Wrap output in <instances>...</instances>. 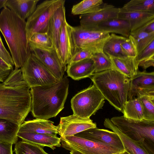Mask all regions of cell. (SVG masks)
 Segmentation results:
<instances>
[{
    "label": "cell",
    "mask_w": 154,
    "mask_h": 154,
    "mask_svg": "<svg viewBox=\"0 0 154 154\" xmlns=\"http://www.w3.org/2000/svg\"><path fill=\"white\" fill-rule=\"evenodd\" d=\"M30 88L20 69L15 68L0 83V119L20 125L31 109Z\"/></svg>",
    "instance_id": "6da1fadb"
},
{
    "label": "cell",
    "mask_w": 154,
    "mask_h": 154,
    "mask_svg": "<svg viewBox=\"0 0 154 154\" xmlns=\"http://www.w3.org/2000/svg\"><path fill=\"white\" fill-rule=\"evenodd\" d=\"M69 87V79L65 75L54 84L31 88V111L33 117L48 119L56 116L64 108Z\"/></svg>",
    "instance_id": "7a4b0ae2"
},
{
    "label": "cell",
    "mask_w": 154,
    "mask_h": 154,
    "mask_svg": "<svg viewBox=\"0 0 154 154\" xmlns=\"http://www.w3.org/2000/svg\"><path fill=\"white\" fill-rule=\"evenodd\" d=\"M0 31L10 50L15 68H21L31 54L26 22L8 8H4L0 13Z\"/></svg>",
    "instance_id": "3957f363"
},
{
    "label": "cell",
    "mask_w": 154,
    "mask_h": 154,
    "mask_svg": "<svg viewBox=\"0 0 154 154\" xmlns=\"http://www.w3.org/2000/svg\"><path fill=\"white\" fill-rule=\"evenodd\" d=\"M90 78L105 99L123 113L128 99L129 78L114 69L94 73Z\"/></svg>",
    "instance_id": "277c9868"
},
{
    "label": "cell",
    "mask_w": 154,
    "mask_h": 154,
    "mask_svg": "<svg viewBox=\"0 0 154 154\" xmlns=\"http://www.w3.org/2000/svg\"><path fill=\"white\" fill-rule=\"evenodd\" d=\"M110 120L131 139L138 141L144 138L145 147L151 154H154V121L130 119L123 116L113 117Z\"/></svg>",
    "instance_id": "5b68a950"
},
{
    "label": "cell",
    "mask_w": 154,
    "mask_h": 154,
    "mask_svg": "<svg viewBox=\"0 0 154 154\" xmlns=\"http://www.w3.org/2000/svg\"><path fill=\"white\" fill-rule=\"evenodd\" d=\"M110 37L109 33L85 28L80 26H72L71 37L73 55L82 49L87 50L93 54L103 52V46Z\"/></svg>",
    "instance_id": "8992f818"
},
{
    "label": "cell",
    "mask_w": 154,
    "mask_h": 154,
    "mask_svg": "<svg viewBox=\"0 0 154 154\" xmlns=\"http://www.w3.org/2000/svg\"><path fill=\"white\" fill-rule=\"evenodd\" d=\"M105 98L94 85L79 92L71 99L73 114L85 119H89L102 108Z\"/></svg>",
    "instance_id": "52a82bcc"
},
{
    "label": "cell",
    "mask_w": 154,
    "mask_h": 154,
    "mask_svg": "<svg viewBox=\"0 0 154 154\" xmlns=\"http://www.w3.org/2000/svg\"><path fill=\"white\" fill-rule=\"evenodd\" d=\"M65 0H46L37 6L27 19L26 28L28 41L36 33H47L50 18L56 10L64 6Z\"/></svg>",
    "instance_id": "ba28073f"
},
{
    "label": "cell",
    "mask_w": 154,
    "mask_h": 154,
    "mask_svg": "<svg viewBox=\"0 0 154 154\" xmlns=\"http://www.w3.org/2000/svg\"><path fill=\"white\" fill-rule=\"evenodd\" d=\"M60 138L61 146L70 151H77L84 154H122L125 151L75 135Z\"/></svg>",
    "instance_id": "9c48e42d"
},
{
    "label": "cell",
    "mask_w": 154,
    "mask_h": 154,
    "mask_svg": "<svg viewBox=\"0 0 154 154\" xmlns=\"http://www.w3.org/2000/svg\"><path fill=\"white\" fill-rule=\"evenodd\" d=\"M20 69L24 79L30 88L50 85L58 81L32 53Z\"/></svg>",
    "instance_id": "30bf717a"
},
{
    "label": "cell",
    "mask_w": 154,
    "mask_h": 154,
    "mask_svg": "<svg viewBox=\"0 0 154 154\" xmlns=\"http://www.w3.org/2000/svg\"><path fill=\"white\" fill-rule=\"evenodd\" d=\"M29 43L31 53L58 81L61 79L66 69L62 64L54 48L47 49Z\"/></svg>",
    "instance_id": "8fae6325"
},
{
    "label": "cell",
    "mask_w": 154,
    "mask_h": 154,
    "mask_svg": "<svg viewBox=\"0 0 154 154\" xmlns=\"http://www.w3.org/2000/svg\"><path fill=\"white\" fill-rule=\"evenodd\" d=\"M130 88L128 98L132 100L144 95H154V72H147L146 70L138 71L129 79Z\"/></svg>",
    "instance_id": "7c38bea8"
},
{
    "label": "cell",
    "mask_w": 154,
    "mask_h": 154,
    "mask_svg": "<svg viewBox=\"0 0 154 154\" xmlns=\"http://www.w3.org/2000/svg\"><path fill=\"white\" fill-rule=\"evenodd\" d=\"M60 137L71 136L88 129L97 127L95 123L89 119H85L73 114L61 117L57 126Z\"/></svg>",
    "instance_id": "4fadbf2b"
},
{
    "label": "cell",
    "mask_w": 154,
    "mask_h": 154,
    "mask_svg": "<svg viewBox=\"0 0 154 154\" xmlns=\"http://www.w3.org/2000/svg\"><path fill=\"white\" fill-rule=\"evenodd\" d=\"M120 8L109 4L106 7L92 13L80 15V26L94 29L100 24L108 20L118 18Z\"/></svg>",
    "instance_id": "5bb4252c"
},
{
    "label": "cell",
    "mask_w": 154,
    "mask_h": 154,
    "mask_svg": "<svg viewBox=\"0 0 154 154\" xmlns=\"http://www.w3.org/2000/svg\"><path fill=\"white\" fill-rule=\"evenodd\" d=\"M75 135L88 140L104 143L125 150L119 136L113 131L96 127L87 130Z\"/></svg>",
    "instance_id": "9a60e30c"
},
{
    "label": "cell",
    "mask_w": 154,
    "mask_h": 154,
    "mask_svg": "<svg viewBox=\"0 0 154 154\" xmlns=\"http://www.w3.org/2000/svg\"><path fill=\"white\" fill-rule=\"evenodd\" d=\"M72 27L66 21L63 24L60 35L59 48L57 52L62 64L66 69L67 66L73 56L71 37Z\"/></svg>",
    "instance_id": "2e32d148"
},
{
    "label": "cell",
    "mask_w": 154,
    "mask_h": 154,
    "mask_svg": "<svg viewBox=\"0 0 154 154\" xmlns=\"http://www.w3.org/2000/svg\"><path fill=\"white\" fill-rule=\"evenodd\" d=\"M103 125L117 134L120 138L125 150L129 154H151L144 145V139L142 138L138 141L134 140L122 133L109 118L105 119Z\"/></svg>",
    "instance_id": "e0dca14e"
},
{
    "label": "cell",
    "mask_w": 154,
    "mask_h": 154,
    "mask_svg": "<svg viewBox=\"0 0 154 154\" xmlns=\"http://www.w3.org/2000/svg\"><path fill=\"white\" fill-rule=\"evenodd\" d=\"M17 136L22 141L38 145L47 146L54 150L56 147H60L61 138L57 135L32 132H18Z\"/></svg>",
    "instance_id": "ac0fdd59"
},
{
    "label": "cell",
    "mask_w": 154,
    "mask_h": 154,
    "mask_svg": "<svg viewBox=\"0 0 154 154\" xmlns=\"http://www.w3.org/2000/svg\"><path fill=\"white\" fill-rule=\"evenodd\" d=\"M66 21L64 6L58 8L51 17L49 21L47 33L51 39L54 48L57 52L59 39L62 26Z\"/></svg>",
    "instance_id": "d6986e66"
},
{
    "label": "cell",
    "mask_w": 154,
    "mask_h": 154,
    "mask_svg": "<svg viewBox=\"0 0 154 154\" xmlns=\"http://www.w3.org/2000/svg\"><path fill=\"white\" fill-rule=\"evenodd\" d=\"M48 119L36 118L24 121L20 126L18 132H32L57 135L58 134L57 126Z\"/></svg>",
    "instance_id": "ffe728a7"
},
{
    "label": "cell",
    "mask_w": 154,
    "mask_h": 154,
    "mask_svg": "<svg viewBox=\"0 0 154 154\" xmlns=\"http://www.w3.org/2000/svg\"><path fill=\"white\" fill-rule=\"evenodd\" d=\"M95 66L91 58L85 59L68 64L67 66V75L72 79L79 80L91 77L94 73Z\"/></svg>",
    "instance_id": "44dd1931"
},
{
    "label": "cell",
    "mask_w": 154,
    "mask_h": 154,
    "mask_svg": "<svg viewBox=\"0 0 154 154\" xmlns=\"http://www.w3.org/2000/svg\"><path fill=\"white\" fill-rule=\"evenodd\" d=\"M118 18L128 22L131 33L147 23L154 20V13L130 12L120 8Z\"/></svg>",
    "instance_id": "7402d4cb"
},
{
    "label": "cell",
    "mask_w": 154,
    "mask_h": 154,
    "mask_svg": "<svg viewBox=\"0 0 154 154\" xmlns=\"http://www.w3.org/2000/svg\"><path fill=\"white\" fill-rule=\"evenodd\" d=\"M39 0H7L5 5L20 18L25 20L33 13Z\"/></svg>",
    "instance_id": "603a6c76"
},
{
    "label": "cell",
    "mask_w": 154,
    "mask_h": 154,
    "mask_svg": "<svg viewBox=\"0 0 154 154\" xmlns=\"http://www.w3.org/2000/svg\"><path fill=\"white\" fill-rule=\"evenodd\" d=\"M93 30L110 33H116L128 38L131 33L130 27L126 20L118 18L111 19L99 24Z\"/></svg>",
    "instance_id": "cb8c5ba5"
},
{
    "label": "cell",
    "mask_w": 154,
    "mask_h": 154,
    "mask_svg": "<svg viewBox=\"0 0 154 154\" xmlns=\"http://www.w3.org/2000/svg\"><path fill=\"white\" fill-rule=\"evenodd\" d=\"M108 57L112 63L114 69L129 79L135 75L138 71L139 66L136 57Z\"/></svg>",
    "instance_id": "d4e9b609"
},
{
    "label": "cell",
    "mask_w": 154,
    "mask_h": 154,
    "mask_svg": "<svg viewBox=\"0 0 154 154\" xmlns=\"http://www.w3.org/2000/svg\"><path fill=\"white\" fill-rule=\"evenodd\" d=\"M20 126L8 120L0 119V141L16 144Z\"/></svg>",
    "instance_id": "484cf974"
},
{
    "label": "cell",
    "mask_w": 154,
    "mask_h": 154,
    "mask_svg": "<svg viewBox=\"0 0 154 154\" xmlns=\"http://www.w3.org/2000/svg\"><path fill=\"white\" fill-rule=\"evenodd\" d=\"M109 5L104 3L102 0H84L73 6L71 13L73 15L92 13L106 7Z\"/></svg>",
    "instance_id": "4316f807"
},
{
    "label": "cell",
    "mask_w": 154,
    "mask_h": 154,
    "mask_svg": "<svg viewBox=\"0 0 154 154\" xmlns=\"http://www.w3.org/2000/svg\"><path fill=\"white\" fill-rule=\"evenodd\" d=\"M127 38L112 33L103 46V52L108 57L119 58L127 57L122 51L121 45Z\"/></svg>",
    "instance_id": "83f0119b"
},
{
    "label": "cell",
    "mask_w": 154,
    "mask_h": 154,
    "mask_svg": "<svg viewBox=\"0 0 154 154\" xmlns=\"http://www.w3.org/2000/svg\"><path fill=\"white\" fill-rule=\"evenodd\" d=\"M123 113L128 119L136 120L144 119L143 108L139 98L137 97L128 100L124 105Z\"/></svg>",
    "instance_id": "f1b7e54d"
},
{
    "label": "cell",
    "mask_w": 154,
    "mask_h": 154,
    "mask_svg": "<svg viewBox=\"0 0 154 154\" xmlns=\"http://www.w3.org/2000/svg\"><path fill=\"white\" fill-rule=\"evenodd\" d=\"M129 37L133 43L137 56L154 40V32L136 31L131 33Z\"/></svg>",
    "instance_id": "f546056e"
},
{
    "label": "cell",
    "mask_w": 154,
    "mask_h": 154,
    "mask_svg": "<svg viewBox=\"0 0 154 154\" xmlns=\"http://www.w3.org/2000/svg\"><path fill=\"white\" fill-rule=\"evenodd\" d=\"M121 8L130 12L154 13V0H131Z\"/></svg>",
    "instance_id": "4dcf8cb0"
},
{
    "label": "cell",
    "mask_w": 154,
    "mask_h": 154,
    "mask_svg": "<svg viewBox=\"0 0 154 154\" xmlns=\"http://www.w3.org/2000/svg\"><path fill=\"white\" fill-rule=\"evenodd\" d=\"M14 151L16 154H49L43 147L23 141L15 144Z\"/></svg>",
    "instance_id": "1f68e13d"
},
{
    "label": "cell",
    "mask_w": 154,
    "mask_h": 154,
    "mask_svg": "<svg viewBox=\"0 0 154 154\" xmlns=\"http://www.w3.org/2000/svg\"><path fill=\"white\" fill-rule=\"evenodd\" d=\"M91 58L95 65L94 73L114 69L109 58L103 52L93 54Z\"/></svg>",
    "instance_id": "d6a6232c"
},
{
    "label": "cell",
    "mask_w": 154,
    "mask_h": 154,
    "mask_svg": "<svg viewBox=\"0 0 154 154\" xmlns=\"http://www.w3.org/2000/svg\"><path fill=\"white\" fill-rule=\"evenodd\" d=\"M138 97L142 105L144 119L154 121V95H144Z\"/></svg>",
    "instance_id": "836d02e7"
},
{
    "label": "cell",
    "mask_w": 154,
    "mask_h": 154,
    "mask_svg": "<svg viewBox=\"0 0 154 154\" xmlns=\"http://www.w3.org/2000/svg\"><path fill=\"white\" fill-rule=\"evenodd\" d=\"M29 43L47 49L53 48L52 41L47 33H36L34 34L29 41Z\"/></svg>",
    "instance_id": "e575fe53"
},
{
    "label": "cell",
    "mask_w": 154,
    "mask_h": 154,
    "mask_svg": "<svg viewBox=\"0 0 154 154\" xmlns=\"http://www.w3.org/2000/svg\"><path fill=\"white\" fill-rule=\"evenodd\" d=\"M121 47L127 57H136L137 54L135 46L131 39L128 37L121 44Z\"/></svg>",
    "instance_id": "d590c367"
},
{
    "label": "cell",
    "mask_w": 154,
    "mask_h": 154,
    "mask_svg": "<svg viewBox=\"0 0 154 154\" xmlns=\"http://www.w3.org/2000/svg\"><path fill=\"white\" fill-rule=\"evenodd\" d=\"M93 54L91 52L87 50L80 49L73 55L68 64L85 59L91 58Z\"/></svg>",
    "instance_id": "8d00e7d4"
},
{
    "label": "cell",
    "mask_w": 154,
    "mask_h": 154,
    "mask_svg": "<svg viewBox=\"0 0 154 154\" xmlns=\"http://www.w3.org/2000/svg\"><path fill=\"white\" fill-rule=\"evenodd\" d=\"M10 65L0 57V82H3L13 70Z\"/></svg>",
    "instance_id": "74e56055"
},
{
    "label": "cell",
    "mask_w": 154,
    "mask_h": 154,
    "mask_svg": "<svg viewBox=\"0 0 154 154\" xmlns=\"http://www.w3.org/2000/svg\"><path fill=\"white\" fill-rule=\"evenodd\" d=\"M154 55V40L136 57L138 65L140 61Z\"/></svg>",
    "instance_id": "f35d334b"
},
{
    "label": "cell",
    "mask_w": 154,
    "mask_h": 154,
    "mask_svg": "<svg viewBox=\"0 0 154 154\" xmlns=\"http://www.w3.org/2000/svg\"><path fill=\"white\" fill-rule=\"evenodd\" d=\"M0 57L10 65L13 67L14 66L12 57L5 47L0 35Z\"/></svg>",
    "instance_id": "ab89813d"
},
{
    "label": "cell",
    "mask_w": 154,
    "mask_h": 154,
    "mask_svg": "<svg viewBox=\"0 0 154 154\" xmlns=\"http://www.w3.org/2000/svg\"><path fill=\"white\" fill-rule=\"evenodd\" d=\"M12 145L0 141V154H13Z\"/></svg>",
    "instance_id": "60d3db41"
},
{
    "label": "cell",
    "mask_w": 154,
    "mask_h": 154,
    "mask_svg": "<svg viewBox=\"0 0 154 154\" xmlns=\"http://www.w3.org/2000/svg\"><path fill=\"white\" fill-rule=\"evenodd\" d=\"M138 66L141 67L145 70L150 66H154V55L145 59L138 63Z\"/></svg>",
    "instance_id": "b9f144b4"
},
{
    "label": "cell",
    "mask_w": 154,
    "mask_h": 154,
    "mask_svg": "<svg viewBox=\"0 0 154 154\" xmlns=\"http://www.w3.org/2000/svg\"><path fill=\"white\" fill-rule=\"evenodd\" d=\"M136 31H143L148 33L154 32V20L147 23Z\"/></svg>",
    "instance_id": "7bdbcfd3"
},
{
    "label": "cell",
    "mask_w": 154,
    "mask_h": 154,
    "mask_svg": "<svg viewBox=\"0 0 154 154\" xmlns=\"http://www.w3.org/2000/svg\"><path fill=\"white\" fill-rule=\"evenodd\" d=\"M7 0H0V9L3 7H6V3Z\"/></svg>",
    "instance_id": "ee69618b"
},
{
    "label": "cell",
    "mask_w": 154,
    "mask_h": 154,
    "mask_svg": "<svg viewBox=\"0 0 154 154\" xmlns=\"http://www.w3.org/2000/svg\"><path fill=\"white\" fill-rule=\"evenodd\" d=\"M70 154H84L79 151L75 150L70 151Z\"/></svg>",
    "instance_id": "f6af8a7d"
},
{
    "label": "cell",
    "mask_w": 154,
    "mask_h": 154,
    "mask_svg": "<svg viewBox=\"0 0 154 154\" xmlns=\"http://www.w3.org/2000/svg\"><path fill=\"white\" fill-rule=\"evenodd\" d=\"M122 154H129L127 152L125 151L123 152Z\"/></svg>",
    "instance_id": "bcb514c9"
}]
</instances>
